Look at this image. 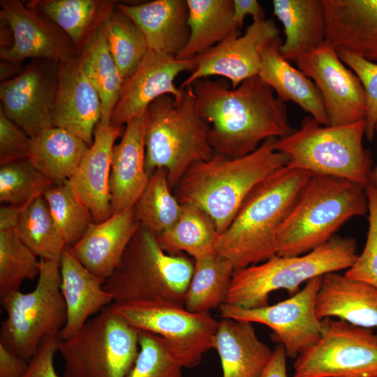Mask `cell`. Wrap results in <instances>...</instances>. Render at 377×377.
Here are the masks:
<instances>
[{
	"mask_svg": "<svg viewBox=\"0 0 377 377\" xmlns=\"http://www.w3.org/2000/svg\"><path fill=\"white\" fill-rule=\"evenodd\" d=\"M198 114L211 124L208 139L216 154L235 158L248 155L271 138L295 130L286 103L258 75L235 89L223 80L199 79L191 85Z\"/></svg>",
	"mask_w": 377,
	"mask_h": 377,
	"instance_id": "1",
	"label": "cell"
},
{
	"mask_svg": "<svg viewBox=\"0 0 377 377\" xmlns=\"http://www.w3.org/2000/svg\"><path fill=\"white\" fill-rule=\"evenodd\" d=\"M276 140H266L242 157L214 153L211 158L192 164L175 187V196L180 204L202 209L214 221L217 233H223L250 192L287 165L288 156L275 149Z\"/></svg>",
	"mask_w": 377,
	"mask_h": 377,
	"instance_id": "2",
	"label": "cell"
},
{
	"mask_svg": "<svg viewBox=\"0 0 377 377\" xmlns=\"http://www.w3.org/2000/svg\"><path fill=\"white\" fill-rule=\"evenodd\" d=\"M311 175L286 165L248 195L229 227L217 234L215 251L235 271L278 254L277 235Z\"/></svg>",
	"mask_w": 377,
	"mask_h": 377,
	"instance_id": "3",
	"label": "cell"
},
{
	"mask_svg": "<svg viewBox=\"0 0 377 377\" xmlns=\"http://www.w3.org/2000/svg\"><path fill=\"white\" fill-rule=\"evenodd\" d=\"M367 212L365 188L341 178L311 175L279 229L277 255L307 253L330 241L348 220Z\"/></svg>",
	"mask_w": 377,
	"mask_h": 377,
	"instance_id": "4",
	"label": "cell"
},
{
	"mask_svg": "<svg viewBox=\"0 0 377 377\" xmlns=\"http://www.w3.org/2000/svg\"><path fill=\"white\" fill-rule=\"evenodd\" d=\"M175 99L162 96L145 112V169L149 176L164 169L171 189L193 163L211 158L214 152L208 133L210 125L196 112L191 86Z\"/></svg>",
	"mask_w": 377,
	"mask_h": 377,
	"instance_id": "5",
	"label": "cell"
},
{
	"mask_svg": "<svg viewBox=\"0 0 377 377\" xmlns=\"http://www.w3.org/2000/svg\"><path fill=\"white\" fill-rule=\"evenodd\" d=\"M357 246L354 238L335 235L307 253L276 255L235 271L225 304L243 309L258 308L269 305L273 291L285 289L295 294L304 282L350 268L357 257Z\"/></svg>",
	"mask_w": 377,
	"mask_h": 377,
	"instance_id": "6",
	"label": "cell"
},
{
	"mask_svg": "<svg viewBox=\"0 0 377 377\" xmlns=\"http://www.w3.org/2000/svg\"><path fill=\"white\" fill-rule=\"evenodd\" d=\"M364 128V120L323 126L307 116L299 129L276 138L275 149L288 156L289 168L341 178L366 188L373 167L371 151L363 145Z\"/></svg>",
	"mask_w": 377,
	"mask_h": 377,
	"instance_id": "7",
	"label": "cell"
},
{
	"mask_svg": "<svg viewBox=\"0 0 377 377\" xmlns=\"http://www.w3.org/2000/svg\"><path fill=\"white\" fill-rule=\"evenodd\" d=\"M194 260L166 253L151 232L140 227L104 289L114 302H170L184 305Z\"/></svg>",
	"mask_w": 377,
	"mask_h": 377,
	"instance_id": "8",
	"label": "cell"
},
{
	"mask_svg": "<svg viewBox=\"0 0 377 377\" xmlns=\"http://www.w3.org/2000/svg\"><path fill=\"white\" fill-rule=\"evenodd\" d=\"M6 313L1 323L0 343L20 357L29 361L42 341L59 336L67 311L61 291L59 262L40 260V269L34 290H17L0 298Z\"/></svg>",
	"mask_w": 377,
	"mask_h": 377,
	"instance_id": "9",
	"label": "cell"
},
{
	"mask_svg": "<svg viewBox=\"0 0 377 377\" xmlns=\"http://www.w3.org/2000/svg\"><path fill=\"white\" fill-rule=\"evenodd\" d=\"M139 337L140 330L105 307L60 340L64 377H126L140 351Z\"/></svg>",
	"mask_w": 377,
	"mask_h": 377,
	"instance_id": "10",
	"label": "cell"
},
{
	"mask_svg": "<svg viewBox=\"0 0 377 377\" xmlns=\"http://www.w3.org/2000/svg\"><path fill=\"white\" fill-rule=\"evenodd\" d=\"M112 310L138 330L159 336L183 367L198 366L214 348L219 321L210 312L192 313L170 302H133L110 304Z\"/></svg>",
	"mask_w": 377,
	"mask_h": 377,
	"instance_id": "11",
	"label": "cell"
},
{
	"mask_svg": "<svg viewBox=\"0 0 377 377\" xmlns=\"http://www.w3.org/2000/svg\"><path fill=\"white\" fill-rule=\"evenodd\" d=\"M320 339L296 357L292 377H377V334L342 320H322Z\"/></svg>",
	"mask_w": 377,
	"mask_h": 377,
	"instance_id": "12",
	"label": "cell"
},
{
	"mask_svg": "<svg viewBox=\"0 0 377 377\" xmlns=\"http://www.w3.org/2000/svg\"><path fill=\"white\" fill-rule=\"evenodd\" d=\"M322 276L306 282L288 299L273 305L243 309L227 304L219 308L221 318L260 323L272 331V339L283 346L287 357L296 358L320 339L322 320L316 313V301Z\"/></svg>",
	"mask_w": 377,
	"mask_h": 377,
	"instance_id": "13",
	"label": "cell"
},
{
	"mask_svg": "<svg viewBox=\"0 0 377 377\" xmlns=\"http://www.w3.org/2000/svg\"><path fill=\"white\" fill-rule=\"evenodd\" d=\"M279 29L272 19L253 22L244 35L237 31L207 52L193 57L195 68L180 85L189 87L195 81L219 75L235 89L243 81L257 76L265 47L279 37Z\"/></svg>",
	"mask_w": 377,
	"mask_h": 377,
	"instance_id": "14",
	"label": "cell"
},
{
	"mask_svg": "<svg viewBox=\"0 0 377 377\" xmlns=\"http://www.w3.org/2000/svg\"><path fill=\"white\" fill-rule=\"evenodd\" d=\"M295 64L320 91L330 126L364 120L367 102L363 86L357 75L340 60L333 46L325 41Z\"/></svg>",
	"mask_w": 377,
	"mask_h": 377,
	"instance_id": "15",
	"label": "cell"
},
{
	"mask_svg": "<svg viewBox=\"0 0 377 377\" xmlns=\"http://www.w3.org/2000/svg\"><path fill=\"white\" fill-rule=\"evenodd\" d=\"M57 82V68L40 61L30 64L18 75L1 83V109L32 138L52 127Z\"/></svg>",
	"mask_w": 377,
	"mask_h": 377,
	"instance_id": "16",
	"label": "cell"
},
{
	"mask_svg": "<svg viewBox=\"0 0 377 377\" xmlns=\"http://www.w3.org/2000/svg\"><path fill=\"white\" fill-rule=\"evenodd\" d=\"M1 16L9 24L13 44L2 47L1 58L18 64L27 58L61 63L78 52L68 36L36 9L17 0L1 1Z\"/></svg>",
	"mask_w": 377,
	"mask_h": 377,
	"instance_id": "17",
	"label": "cell"
},
{
	"mask_svg": "<svg viewBox=\"0 0 377 377\" xmlns=\"http://www.w3.org/2000/svg\"><path fill=\"white\" fill-rule=\"evenodd\" d=\"M195 68L192 60H179L149 50L136 71L124 81L110 124L123 126L143 116L149 105L162 96L180 98L184 89L175 85V79L180 73L191 72Z\"/></svg>",
	"mask_w": 377,
	"mask_h": 377,
	"instance_id": "18",
	"label": "cell"
},
{
	"mask_svg": "<svg viewBox=\"0 0 377 377\" xmlns=\"http://www.w3.org/2000/svg\"><path fill=\"white\" fill-rule=\"evenodd\" d=\"M52 126L67 130L89 147L102 117L100 96L84 71L78 54L59 63Z\"/></svg>",
	"mask_w": 377,
	"mask_h": 377,
	"instance_id": "19",
	"label": "cell"
},
{
	"mask_svg": "<svg viewBox=\"0 0 377 377\" xmlns=\"http://www.w3.org/2000/svg\"><path fill=\"white\" fill-rule=\"evenodd\" d=\"M123 126L98 124L94 141L80 165L68 180L72 189L90 211L94 223L112 215L110 176L114 142L123 135Z\"/></svg>",
	"mask_w": 377,
	"mask_h": 377,
	"instance_id": "20",
	"label": "cell"
},
{
	"mask_svg": "<svg viewBox=\"0 0 377 377\" xmlns=\"http://www.w3.org/2000/svg\"><path fill=\"white\" fill-rule=\"evenodd\" d=\"M326 42L377 64V0H321Z\"/></svg>",
	"mask_w": 377,
	"mask_h": 377,
	"instance_id": "21",
	"label": "cell"
},
{
	"mask_svg": "<svg viewBox=\"0 0 377 377\" xmlns=\"http://www.w3.org/2000/svg\"><path fill=\"white\" fill-rule=\"evenodd\" d=\"M140 227L134 207L127 209L103 222H92L81 239L71 247L80 262L105 281L119 265Z\"/></svg>",
	"mask_w": 377,
	"mask_h": 377,
	"instance_id": "22",
	"label": "cell"
},
{
	"mask_svg": "<svg viewBox=\"0 0 377 377\" xmlns=\"http://www.w3.org/2000/svg\"><path fill=\"white\" fill-rule=\"evenodd\" d=\"M145 114L126 124L120 142L113 149L110 176L112 214L133 207L149 179L145 169Z\"/></svg>",
	"mask_w": 377,
	"mask_h": 377,
	"instance_id": "23",
	"label": "cell"
},
{
	"mask_svg": "<svg viewBox=\"0 0 377 377\" xmlns=\"http://www.w3.org/2000/svg\"><path fill=\"white\" fill-rule=\"evenodd\" d=\"M59 265L61 291L67 311L66 322L59 337L66 340L114 300L103 288L105 281L80 262L71 246L66 245L64 248Z\"/></svg>",
	"mask_w": 377,
	"mask_h": 377,
	"instance_id": "24",
	"label": "cell"
},
{
	"mask_svg": "<svg viewBox=\"0 0 377 377\" xmlns=\"http://www.w3.org/2000/svg\"><path fill=\"white\" fill-rule=\"evenodd\" d=\"M115 4L142 30L150 51L176 57L186 46L190 36L187 0Z\"/></svg>",
	"mask_w": 377,
	"mask_h": 377,
	"instance_id": "25",
	"label": "cell"
},
{
	"mask_svg": "<svg viewBox=\"0 0 377 377\" xmlns=\"http://www.w3.org/2000/svg\"><path fill=\"white\" fill-rule=\"evenodd\" d=\"M318 319L337 318L366 328L377 327V288L338 272L322 276L316 301Z\"/></svg>",
	"mask_w": 377,
	"mask_h": 377,
	"instance_id": "26",
	"label": "cell"
},
{
	"mask_svg": "<svg viewBox=\"0 0 377 377\" xmlns=\"http://www.w3.org/2000/svg\"><path fill=\"white\" fill-rule=\"evenodd\" d=\"M281 43L279 36L265 47L258 76L280 100L296 103L318 124L330 126L320 91L311 79L282 56Z\"/></svg>",
	"mask_w": 377,
	"mask_h": 377,
	"instance_id": "27",
	"label": "cell"
},
{
	"mask_svg": "<svg viewBox=\"0 0 377 377\" xmlns=\"http://www.w3.org/2000/svg\"><path fill=\"white\" fill-rule=\"evenodd\" d=\"M223 377H260L272 355L251 323L222 318L214 339Z\"/></svg>",
	"mask_w": 377,
	"mask_h": 377,
	"instance_id": "28",
	"label": "cell"
},
{
	"mask_svg": "<svg viewBox=\"0 0 377 377\" xmlns=\"http://www.w3.org/2000/svg\"><path fill=\"white\" fill-rule=\"evenodd\" d=\"M274 15L282 23L286 36L280 46L282 56L295 61L323 45L326 26L321 0H273Z\"/></svg>",
	"mask_w": 377,
	"mask_h": 377,
	"instance_id": "29",
	"label": "cell"
},
{
	"mask_svg": "<svg viewBox=\"0 0 377 377\" xmlns=\"http://www.w3.org/2000/svg\"><path fill=\"white\" fill-rule=\"evenodd\" d=\"M89 147L72 133L52 126L31 138L28 159L54 184H58L71 178Z\"/></svg>",
	"mask_w": 377,
	"mask_h": 377,
	"instance_id": "30",
	"label": "cell"
},
{
	"mask_svg": "<svg viewBox=\"0 0 377 377\" xmlns=\"http://www.w3.org/2000/svg\"><path fill=\"white\" fill-rule=\"evenodd\" d=\"M187 3L190 36L176 59L191 60L240 31L234 20L233 0H187Z\"/></svg>",
	"mask_w": 377,
	"mask_h": 377,
	"instance_id": "31",
	"label": "cell"
},
{
	"mask_svg": "<svg viewBox=\"0 0 377 377\" xmlns=\"http://www.w3.org/2000/svg\"><path fill=\"white\" fill-rule=\"evenodd\" d=\"M114 3L97 0H35L28 6L52 21L71 39L77 52L104 22Z\"/></svg>",
	"mask_w": 377,
	"mask_h": 377,
	"instance_id": "32",
	"label": "cell"
},
{
	"mask_svg": "<svg viewBox=\"0 0 377 377\" xmlns=\"http://www.w3.org/2000/svg\"><path fill=\"white\" fill-rule=\"evenodd\" d=\"M181 205V213L177 221L155 236L160 247L172 256L186 252L193 260L216 253L215 242L218 233L214 221L195 205Z\"/></svg>",
	"mask_w": 377,
	"mask_h": 377,
	"instance_id": "33",
	"label": "cell"
},
{
	"mask_svg": "<svg viewBox=\"0 0 377 377\" xmlns=\"http://www.w3.org/2000/svg\"><path fill=\"white\" fill-rule=\"evenodd\" d=\"M79 52L81 66L101 98L100 122L110 124L124 80L110 52L102 24L91 34Z\"/></svg>",
	"mask_w": 377,
	"mask_h": 377,
	"instance_id": "34",
	"label": "cell"
},
{
	"mask_svg": "<svg viewBox=\"0 0 377 377\" xmlns=\"http://www.w3.org/2000/svg\"><path fill=\"white\" fill-rule=\"evenodd\" d=\"M235 269L216 253L194 260L184 306L192 313L210 312L226 303Z\"/></svg>",
	"mask_w": 377,
	"mask_h": 377,
	"instance_id": "35",
	"label": "cell"
},
{
	"mask_svg": "<svg viewBox=\"0 0 377 377\" xmlns=\"http://www.w3.org/2000/svg\"><path fill=\"white\" fill-rule=\"evenodd\" d=\"M164 169L156 170L134 205L140 227L156 236L178 219L182 205L171 191Z\"/></svg>",
	"mask_w": 377,
	"mask_h": 377,
	"instance_id": "36",
	"label": "cell"
},
{
	"mask_svg": "<svg viewBox=\"0 0 377 377\" xmlns=\"http://www.w3.org/2000/svg\"><path fill=\"white\" fill-rule=\"evenodd\" d=\"M110 52L125 80L138 68L149 51L145 36L140 27L117 7L102 24Z\"/></svg>",
	"mask_w": 377,
	"mask_h": 377,
	"instance_id": "37",
	"label": "cell"
},
{
	"mask_svg": "<svg viewBox=\"0 0 377 377\" xmlns=\"http://www.w3.org/2000/svg\"><path fill=\"white\" fill-rule=\"evenodd\" d=\"M15 229L20 239L40 260L59 263L66 244L43 195L36 198L24 208Z\"/></svg>",
	"mask_w": 377,
	"mask_h": 377,
	"instance_id": "38",
	"label": "cell"
},
{
	"mask_svg": "<svg viewBox=\"0 0 377 377\" xmlns=\"http://www.w3.org/2000/svg\"><path fill=\"white\" fill-rule=\"evenodd\" d=\"M43 195L66 244L74 246L94 222L90 211L76 195L68 181L52 184Z\"/></svg>",
	"mask_w": 377,
	"mask_h": 377,
	"instance_id": "39",
	"label": "cell"
},
{
	"mask_svg": "<svg viewBox=\"0 0 377 377\" xmlns=\"http://www.w3.org/2000/svg\"><path fill=\"white\" fill-rule=\"evenodd\" d=\"M40 260L20 239L16 229L0 230V298L38 277Z\"/></svg>",
	"mask_w": 377,
	"mask_h": 377,
	"instance_id": "40",
	"label": "cell"
},
{
	"mask_svg": "<svg viewBox=\"0 0 377 377\" xmlns=\"http://www.w3.org/2000/svg\"><path fill=\"white\" fill-rule=\"evenodd\" d=\"M53 182L41 173L28 158L0 167V201L25 206L43 195Z\"/></svg>",
	"mask_w": 377,
	"mask_h": 377,
	"instance_id": "41",
	"label": "cell"
},
{
	"mask_svg": "<svg viewBox=\"0 0 377 377\" xmlns=\"http://www.w3.org/2000/svg\"><path fill=\"white\" fill-rule=\"evenodd\" d=\"M140 351L126 377H182V365L170 353L161 338L140 330Z\"/></svg>",
	"mask_w": 377,
	"mask_h": 377,
	"instance_id": "42",
	"label": "cell"
},
{
	"mask_svg": "<svg viewBox=\"0 0 377 377\" xmlns=\"http://www.w3.org/2000/svg\"><path fill=\"white\" fill-rule=\"evenodd\" d=\"M368 198V230L364 247L344 275L377 288V191L371 185L365 188Z\"/></svg>",
	"mask_w": 377,
	"mask_h": 377,
	"instance_id": "43",
	"label": "cell"
},
{
	"mask_svg": "<svg viewBox=\"0 0 377 377\" xmlns=\"http://www.w3.org/2000/svg\"><path fill=\"white\" fill-rule=\"evenodd\" d=\"M340 60L359 77L367 102L364 135L372 140L377 133V64L367 61L344 48H335Z\"/></svg>",
	"mask_w": 377,
	"mask_h": 377,
	"instance_id": "44",
	"label": "cell"
},
{
	"mask_svg": "<svg viewBox=\"0 0 377 377\" xmlns=\"http://www.w3.org/2000/svg\"><path fill=\"white\" fill-rule=\"evenodd\" d=\"M31 138L0 110V165L28 158Z\"/></svg>",
	"mask_w": 377,
	"mask_h": 377,
	"instance_id": "45",
	"label": "cell"
},
{
	"mask_svg": "<svg viewBox=\"0 0 377 377\" xmlns=\"http://www.w3.org/2000/svg\"><path fill=\"white\" fill-rule=\"evenodd\" d=\"M59 336L46 337L29 361L22 377H59L54 367V356L58 352Z\"/></svg>",
	"mask_w": 377,
	"mask_h": 377,
	"instance_id": "46",
	"label": "cell"
},
{
	"mask_svg": "<svg viewBox=\"0 0 377 377\" xmlns=\"http://www.w3.org/2000/svg\"><path fill=\"white\" fill-rule=\"evenodd\" d=\"M29 362L18 357L0 343V377H22Z\"/></svg>",
	"mask_w": 377,
	"mask_h": 377,
	"instance_id": "47",
	"label": "cell"
},
{
	"mask_svg": "<svg viewBox=\"0 0 377 377\" xmlns=\"http://www.w3.org/2000/svg\"><path fill=\"white\" fill-rule=\"evenodd\" d=\"M233 8L234 20L239 29L247 15H251L253 22L265 20V10L257 0H233Z\"/></svg>",
	"mask_w": 377,
	"mask_h": 377,
	"instance_id": "48",
	"label": "cell"
},
{
	"mask_svg": "<svg viewBox=\"0 0 377 377\" xmlns=\"http://www.w3.org/2000/svg\"><path fill=\"white\" fill-rule=\"evenodd\" d=\"M286 357L285 348L279 343L273 350L270 361L260 377H288Z\"/></svg>",
	"mask_w": 377,
	"mask_h": 377,
	"instance_id": "49",
	"label": "cell"
},
{
	"mask_svg": "<svg viewBox=\"0 0 377 377\" xmlns=\"http://www.w3.org/2000/svg\"><path fill=\"white\" fill-rule=\"evenodd\" d=\"M27 205H6L1 207L0 230L16 228L19 218Z\"/></svg>",
	"mask_w": 377,
	"mask_h": 377,
	"instance_id": "50",
	"label": "cell"
},
{
	"mask_svg": "<svg viewBox=\"0 0 377 377\" xmlns=\"http://www.w3.org/2000/svg\"><path fill=\"white\" fill-rule=\"evenodd\" d=\"M368 185L372 186L377 191V165L371 170Z\"/></svg>",
	"mask_w": 377,
	"mask_h": 377,
	"instance_id": "51",
	"label": "cell"
}]
</instances>
